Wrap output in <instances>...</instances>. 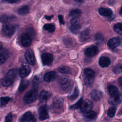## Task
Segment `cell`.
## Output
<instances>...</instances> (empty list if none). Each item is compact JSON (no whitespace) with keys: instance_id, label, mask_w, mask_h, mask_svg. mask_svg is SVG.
Returning <instances> with one entry per match:
<instances>
[{"instance_id":"1","label":"cell","mask_w":122,"mask_h":122,"mask_svg":"<svg viewBox=\"0 0 122 122\" xmlns=\"http://www.w3.org/2000/svg\"><path fill=\"white\" fill-rule=\"evenodd\" d=\"M38 96V91L36 89H34L28 92L23 97V100L25 103L29 104L35 101Z\"/></svg>"},{"instance_id":"2","label":"cell","mask_w":122,"mask_h":122,"mask_svg":"<svg viewBox=\"0 0 122 122\" xmlns=\"http://www.w3.org/2000/svg\"><path fill=\"white\" fill-rule=\"evenodd\" d=\"M95 76L94 71L91 69H85L84 70L83 80L86 85H89L92 82Z\"/></svg>"},{"instance_id":"3","label":"cell","mask_w":122,"mask_h":122,"mask_svg":"<svg viewBox=\"0 0 122 122\" xmlns=\"http://www.w3.org/2000/svg\"><path fill=\"white\" fill-rule=\"evenodd\" d=\"M60 85L62 90L65 92L69 91L71 87L72 83L71 80L68 77H62L60 81Z\"/></svg>"},{"instance_id":"4","label":"cell","mask_w":122,"mask_h":122,"mask_svg":"<svg viewBox=\"0 0 122 122\" xmlns=\"http://www.w3.org/2000/svg\"><path fill=\"white\" fill-rule=\"evenodd\" d=\"M15 30L14 27L13 25L10 23H5L2 27V31L3 34L7 36H11L14 33Z\"/></svg>"},{"instance_id":"5","label":"cell","mask_w":122,"mask_h":122,"mask_svg":"<svg viewBox=\"0 0 122 122\" xmlns=\"http://www.w3.org/2000/svg\"><path fill=\"white\" fill-rule=\"evenodd\" d=\"M31 69L29 65L26 63H23L19 70L20 76L21 78H24L27 76L30 73Z\"/></svg>"},{"instance_id":"6","label":"cell","mask_w":122,"mask_h":122,"mask_svg":"<svg viewBox=\"0 0 122 122\" xmlns=\"http://www.w3.org/2000/svg\"><path fill=\"white\" fill-rule=\"evenodd\" d=\"M24 57L27 62L30 65H33L35 63V57L32 50L28 49L26 51Z\"/></svg>"},{"instance_id":"7","label":"cell","mask_w":122,"mask_h":122,"mask_svg":"<svg viewBox=\"0 0 122 122\" xmlns=\"http://www.w3.org/2000/svg\"><path fill=\"white\" fill-rule=\"evenodd\" d=\"M93 107V104L92 102L89 100H85L83 101L82 105L81 107V111L82 112L85 113L92 110Z\"/></svg>"},{"instance_id":"8","label":"cell","mask_w":122,"mask_h":122,"mask_svg":"<svg viewBox=\"0 0 122 122\" xmlns=\"http://www.w3.org/2000/svg\"><path fill=\"white\" fill-rule=\"evenodd\" d=\"M39 114L40 120H44L48 119L49 114L46 105H43L39 109Z\"/></svg>"},{"instance_id":"9","label":"cell","mask_w":122,"mask_h":122,"mask_svg":"<svg viewBox=\"0 0 122 122\" xmlns=\"http://www.w3.org/2000/svg\"><path fill=\"white\" fill-rule=\"evenodd\" d=\"M53 56L49 53H44L41 55L42 63L45 65H50L53 61Z\"/></svg>"},{"instance_id":"10","label":"cell","mask_w":122,"mask_h":122,"mask_svg":"<svg viewBox=\"0 0 122 122\" xmlns=\"http://www.w3.org/2000/svg\"><path fill=\"white\" fill-rule=\"evenodd\" d=\"M98 48L96 46L92 45L86 48L84 51L85 55L88 57H93L98 52Z\"/></svg>"},{"instance_id":"11","label":"cell","mask_w":122,"mask_h":122,"mask_svg":"<svg viewBox=\"0 0 122 122\" xmlns=\"http://www.w3.org/2000/svg\"><path fill=\"white\" fill-rule=\"evenodd\" d=\"M20 121V122H33L36 121V118L34 117V116H33V114L30 112H28L25 113L21 117Z\"/></svg>"},{"instance_id":"12","label":"cell","mask_w":122,"mask_h":122,"mask_svg":"<svg viewBox=\"0 0 122 122\" xmlns=\"http://www.w3.org/2000/svg\"><path fill=\"white\" fill-rule=\"evenodd\" d=\"M122 101V94L119 92L114 96H111V98L109 100V103L113 105H116V104H119Z\"/></svg>"},{"instance_id":"13","label":"cell","mask_w":122,"mask_h":122,"mask_svg":"<svg viewBox=\"0 0 122 122\" xmlns=\"http://www.w3.org/2000/svg\"><path fill=\"white\" fill-rule=\"evenodd\" d=\"M20 42L22 45L24 47H29L31 43L30 36L26 33H24L21 35Z\"/></svg>"},{"instance_id":"14","label":"cell","mask_w":122,"mask_h":122,"mask_svg":"<svg viewBox=\"0 0 122 122\" xmlns=\"http://www.w3.org/2000/svg\"><path fill=\"white\" fill-rule=\"evenodd\" d=\"M120 44V41L119 39L116 37H114L109 40L107 45L110 49H114L117 47Z\"/></svg>"},{"instance_id":"15","label":"cell","mask_w":122,"mask_h":122,"mask_svg":"<svg viewBox=\"0 0 122 122\" xmlns=\"http://www.w3.org/2000/svg\"><path fill=\"white\" fill-rule=\"evenodd\" d=\"M111 63L110 60L106 57H101L99 60V64L102 68L107 67Z\"/></svg>"},{"instance_id":"16","label":"cell","mask_w":122,"mask_h":122,"mask_svg":"<svg viewBox=\"0 0 122 122\" xmlns=\"http://www.w3.org/2000/svg\"><path fill=\"white\" fill-rule=\"evenodd\" d=\"M57 76V74L56 72L53 71H51L47 72L44 76V80L47 82H50L53 80Z\"/></svg>"},{"instance_id":"17","label":"cell","mask_w":122,"mask_h":122,"mask_svg":"<svg viewBox=\"0 0 122 122\" xmlns=\"http://www.w3.org/2000/svg\"><path fill=\"white\" fill-rule=\"evenodd\" d=\"M51 96L50 93L47 91H42L39 96V99L41 102H45L50 98Z\"/></svg>"},{"instance_id":"18","label":"cell","mask_w":122,"mask_h":122,"mask_svg":"<svg viewBox=\"0 0 122 122\" xmlns=\"http://www.w3.org/2000/svg\"><path fill=\"white\" fill-rule=\"evenodd\" d=\"M14 79L11 77L6 75L1 81V83L2 86L7 87L10 85L13 82Z\"/></svg>"},{"instance_id":"19","label":"cell","mask_w":122,"mask_h":122,"mask_svg":"<svg viewBox=\"0 0 122 122\" xmlns=\"http://www.w3.org/2000/svg\"><path fill=\"white\" fill-rule=\"evenodd\" d=\"M98 11L100 15L106 17L110 16L112 14V10L109 8H100V9H99Z\"/></svg>"},{"instance_id":"20","label":"cell","mask_w":122,"mask_h":122,"mask_svg":"<svg viewBox=\"0 0 122 122\" xmlns=\"http://www.w3.org/2000/svg\"><path fill=\"white\" fill-rule=\"evenodd\" d=\"M91 96L94 101H97L101 99L102 97V93L100 91L97 90H94L91 92Z\"/></svg>"},{"instance_id":"21","label":"cell","mask_w":122,"mask_h":122,"mask_svg":"<svg viewBox=\"0 0 122 122\" xmlns=\"http://www.w3.org/2000/svg\"><path fill=\"white\" fill-rule=\"evenodd\" d=\"M84 115L85 118L89 120H94L97 117L96 113L95 112L92 111L84 113Z\"/></svg>"},{"instance_id":"22","label":"cell","mask_w":122,"mask_h":122,"mask_svg":"<svg viewBox=\"0 0 122 122\" xmlns=\"http://www.w3.org/2000/svg\"><path fill=\"white\" fill-rule=\"evenodd\" d=\"M108 91L111 96H114L119 93L118 88L114 85H110L108 87Z\"/></svg>"},{"instance_id":"23","label":"cell","mask_w":122,"mask_h":122,"mask_svg":"<svg viewBox=\"0 0 122 122\" xmlns=\"http://www.w3.org/2000/svg\"><path fill=\"white\" fill-rule=\"evenodd\" d=\"M29 81L26 80H23L21 81L20 86L19 87V90L20 92H22L28 87L29 85Z\"/></svg>"},{"instance_id":"24","label":"cell","mask_w":122,"mask_h":122,"mask_svg":"<svg viewBox=\"0 0 122 122\" xmlns=\"http://www.w3.org/2000/svg\"><path fill=\"white\" fill-rule=\"evenodd\" d=\"M58 71L62 73L69 74L71 72V69L68 67L65 66H61L58 67Z\"/></svg>"},{"instance_id":"25","label":"cell","mask_w":122,"mask_h":122,"mask_svg":"<svg viewBox=\"0 0 122 122\" xmlns=\"http://www.w3.org/2000/svg\"><path fill=\"white\" fill-rule=\"evenodd\" d=\"M62 102H61V100L58 99H56L53 102V107L56 110H58L62 107Z\"/></svg>"},{"instance_id":"26","label":"cell","mask_w":122,"mask_h":122,"mask_svg":"<svg viewBox=\"0 0 122 122\" xmlns=\"http://www.w3.org/2000/svg\"><path fill=\"white\" fill-rule=\"evenodd\" d=\"M113 30L117 33L122 35V23H117L114 25Z\"/></svg>"},{"instance_id":"27","label":"cell","mask_w":122,"mask_h":122,"mask_svg":"<svg viewBox=\"0 0 122 122\" xmlns=\"http://www.w3.org/2000/svg\"><path fill=\"white\" fill-rule=\"evenodd\" d=\"M17 74H18V70L17 69H12L9 70L7 73L6 75L14 79L17 76Z\"/></svg>"},{"instance_id":"28","label":"cell","mask_w":122,"mask_h":122,"mask_svg":"<svg viewBox=\"0 0 122 122\" xmlns=\"http://www.w3.org/2000/svg\"><path fill=\"white\" fill-rule=\"evenodd\" d=\"M89 31L88 30H85L84 31H83L81 34V36H80V39L81 41H85L86 40H87L88 38H89Z\"/></svg>"},{"instance_id":"29","label":"cell","mask_w":122,"mask_h":122,"mask_svg":"<svg viewBox=\"0 0 122 122\" xmlns=\"http://www.w3.org/2000/svg\"><path fill=\"white\" fill-rule=\"evenodd\" d=\"M43 28L44 30H47L49 32H53L55 30V26L52 24L48 23L44 25Z\"/></svg>"},{"instance_id":"30","label":"cell","mask_w":122,"mask_h":122,"mask_svg":"<svg viewBox=\"0 0 122 122\" xmlns=\"http://www.w3.org/2000/svg\"><path fill=\"white\" fill-rule=\"evenodd\" d=\"M29 11V8L27 6H24L18 10V13L21 15L26 14Z\"/></svg>"},{"instance_id":"31","label":"cell","mask_w":122,"mask_h":122,"mask_svg":"<svg viewBox=\"0 0 122 122\" xmlns=\"http://www.w3.org/2000/svg\"><path fill=\"white\" fill-rule=\"evenodd\" d=\"M83 101H84L83 100V99L82 98H81L75 104L72 105L71 107V109H76L81 108L82 105Z\"/></svg>"},{"instance_id":"32","label":"cell","mask_w":122,"mask_h":122,"mask_svg":"<svg viewBox=\"0 0 122 122\" xmlns=\"http://www.w3.org/2000/svg\"><path fill=\"white\" fill-rule=\"evenodd\" d=\"M80 26L79 24L76 25H71L70 28V30L71 32L73 33H77L79 32L80 29Z\"/></svg>"},{"instance_id":"33","label":"cell","mask_w":122,"mask_h":122,"mask_svg":"<svg viewBox=\"0 0 122 122\" xmlns=\"http://www.w3.org/2000/svg\"><path fill=\"white\" fill-rule=\"evenodd\" d=\"M81 14V10L79 9H75L70 12V15L73 17H77Z\"/></svg>"},{"instance_id":"34","label":"cell","mask_w":122,"mask_h":122,"mask_svg":"<svg viewBox=\"0 0 122 122\" xmlns=\"http://www.w3.org/2000/svg\"><path fill=\"white\" fill-rule=\"evenodd\" d=\"M116 111V108L115 107H110L108 111V115L110 117H112L114 116Z\"/></svg>"},{"instance_id":"35","label":"cell","mask_w":122,"mask_h":122,"mask_svg":"<svg viewBox=\"0 0 122 122\" xmlns=\"http://www.w3.org/2000/svg\"><path fill=\"white\" fill-rule=\"evenodd\" d=\"M113 71L115 73H120L122 71V64L116 65L113 68Z\"/></svg>"},{"instance_id":"36","label":"cell","mask_w":122,"mask_h":122,"mask_svg":"<svg viewBox=\"0 0 122 122\" xmlns=\"http://www.w3.org/2000/svg\"><path fill=\"white\" fill-rule=\"evenodd\" d=\"M79 93V90L78 89V88L77 87H75L73 93L70 96L69 98L71 100H74L75 99H76L78 96Z\"/></svg>"},{"instance_id":"37","label":"cell","mask_w":122,"mask_h":122,"mask_svg":"<svg viewBox=\"0 0 122 122\" xmlns=\"http://www.w3.org/2000/svg\"><path fill=\"white\" fill-rule=\"evenodd\" d=\"M10 100V98L9 97H3L1 98V103H0V106L1 107H2L3 106H5Z\"/></svg>"},{"instance_id":"38","label":"cell","mask_w":122,"mask_h":122,"mask_svg":"<svg viewBox=\"0 0 122 122\" xmlns=\"http://www.w3.org/2000/svg\"><path fill=\"white\" fill-rule=\"evenodd\" d=\"M7 55L5 54V53L1 52L0 55V64H3L5 61H6V59L7 58Z\"/></svg>"},{"instance_id":"39","label":"cell","mask_w":122,"mask_h":122,"mask_svg":"<svg viewBox=\"0 0 122 122\" xmlns=\"http://www.w3.org/2000/svg\"><path fill=\"white\" fill-rule=\"evenodd\" d=\"M80 21V20L78 17H73L71 19L70 22L71 25H76L78 24Z\"/></svg>"},{"instance_id":"40","label":"cell","mask_w":122,"mask_h":122,"mask_svg":"<svg viewBox=\"0 0 122 122\" xmlns=\"http://www.w3.org/2000/svg\"><path fill=\"white\" fill-rule=\"evenodd\" d=\"M41 81V79L40 78V77H39L38 76H35L33 80V83L34 85H38L40 83Z\"/></svg>"},{"instance_id":"41","label":"cell","mask_w":122,"mask_h":122,"mask_svg":"<svg viewBox=\"0 0 122 122\" xmlns=\"http://www.w3.org/2000/svg\"><path fill=\"white\" fill-rule=\"evenodd\" d=\"M12 121V116L11 114H9L5 118V122H10Z\"/></svg>"},{"instance_id":"42","label":"cell","mask_w":122,"mask_h":122,"mask_svg":"<svg viewBox=\"0 0 122 122\" xmlns=\"http://www.w3.org/2000/svg\"><path fill=\"white\" fill-rule=\"evenodd\" d=\"M102 37L100 34H97L95 36V39L97 41H101L102 40Z\"/></svg>"},{"instance_id":"43","label":"cell","mask_w":122,"mask_h":122,"mask_svg":"<svg viewBox=\"0 0 122 122\" xmlns=\"http://www.w3.org/2000/svg\"><path fill=\"white\" fill-rule=\"evenodd\" d=\"M58 17H59V19L60 22L61 24H63L64 23V20H63V16H62V15H59Z\"/></svg>"},{"instance_id":"44","label":"cell","mask_w":122,"mask_h":122,"mask_svg":"<svg viewBox=\"0 0 122 122\" xmlns=\"http://www.w3.org/2000/svg\"><path fill=\"white\" fill-rule=\"evenodd\" d=\"M4 0L7 2H9V3H13L16 2L18 0Z\"/></svg>"},{"instance_id":"45","label":"cell","mask_w":122,"mask_h":122,"mask_svg":"<svg viewBox=\"0 0 122 122\" xmlns=\"http://www.w3.org/2000/svg\"><path fill=\"white\" fill-rule=\"evenodd\" d=\"M118 82H119V85L121 87V88L122 89V77L120 78L119 79V80H118Z\"/></svg>"},{"instance_id":"46","label":"cell","mask_w":122,"mask_h":122,"mask_svg":"<svg viewBox=\"0 0 122 122\" xmlns=\"http://www.w3.org/2000/svg\"><path fill=\"white\" fill-rule=\"evenodd\" d=\"M52 17H53L52 15H51V16H45V18L46 19H47V20H50L51 18H52Z\"/></svg>"},{"instance_id":"47","label":"cell","mask_w":122,"mask_h":122,"mask_svg":"<svg viewBox=\"0 0 122 122\" xmlns=\"http://www.w3.org/2000/svg\"><path fill=\"white\" fill-rule=\"evenodd\" d=\"M120 14H121V15H122V7H121V10H120Z\"/></svg>"},{"instance_id":"48","label":"cell","mask_w":122,"mask_h":122,"mask_svg":"<svg viewBox=\"0 0 122 122\" xmlns=\"http://www.w3.org/2000/svg\"><path fill=\"white\" fill-rule=\"evenodd\" d=\"M76 1H77V2H81L83 0H75Z\"/></svg>"}]
</instances>
